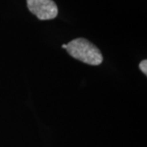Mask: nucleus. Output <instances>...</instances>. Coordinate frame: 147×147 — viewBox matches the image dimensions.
I'll use <instances>...</instances> for the list:
<instances>
[{
  "label": "nucleus",
  "instance_id": "3",
  "mask_svg": "<svg viewBox=\"0 0 147 147\" xmlns=\"http://www.w3.org/2000/svg\"><path fill=\"white\" fill-rule=\"evenodd\" d=\"M139 68L142 71V73H144L146 75L147 74V61L146 60H143L139 64Z\"/></svg>",
  "mask_w": 147,
  "mask_h": 147
},
{
  "label": "nucleus",
  "instance_id": "1",
  "mask_svg": "<svg viewBox=\"0 0 147 147\" xmlns=\"http://www.w3.org/2000/svg\"><path fill=\"white\" fill-rule=\"evenodd\" d=\"M68 53L76 60L91 65H99L103 61L100 51L93 43L84 38H75L66 44Z\"/></svg>",
  "mask_w": 147,
  "mask_h": 147
},
{
  "label": "nucleus",
  "instance_id": "2",
  "mask_svg": "<svg viewBox=\"0 0 147 147\" xmlns=\"http://www.w3.org/2000/svg\"><path fill=\"white\" fill-rule=\"evenodd\" d=\"M30 12L41 21L52 20L58 14V8L53 0H26Z\"/></svg>",
  "mask_w": 147,
  "mask_h": 147
},
{
  "label": "nucleus",
  "instance_id": "4",
  "mask_svg": "<svg viewBox=\"0 0 147 147\" xmlns=\"http://www.w3.org/2000/svg\"><path fill=\"white\" fill-rule=\"evenodd\" d=\"M62 47H63V48H66V44H63V45H62Z\"/></svg>",
  "mask_w": 147,
  "mask_h": 147
}]
</instances>
